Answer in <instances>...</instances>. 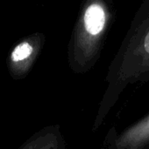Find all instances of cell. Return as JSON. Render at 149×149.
<instances>
[{
	"instance_id": "cell-1",
	"label": "cell",
	"mask_w": 149,
	"mask_h": 149,
	"mask_svg": "<svg viewBox=\"0 0 149 149\" xmlns=\"http://www.w3.org/2000/svg\"><path fill=\"white\" fill-rule=\"evenodd\" d=\"M148 80L149 0H142L109 65L104 106L113 104L127 86Z\"/></svg>"
},
{
	"instance_id": "cell-2",
	"label": "cell",
	"mask_w": 149,
	"mask_h": 149,
	"mask_svg": "<svg viewBox=\"0 0 149 149\" xmlns=\"http://www.w3.org/2000/svg\"><path fill=\"white\" fill-rule=\"evenodd\" d=\"M116 10L112 0H82L68 45V65L75 73H86L100 58Z\"/></svg>"
},
{
	"instance_id": "cell-3",
	"label": "cell",
	"mask_w": 149,
	"mask_h": 149,
	"mask_svg": "<svg viewBox=\"0 0 149 149\" xmlns=\"http://www.w3.org/2000/svg\"><path fill=\"white\" fill-rule=\"evenodd\" d=\"M108 145L110 149H149V113L113 136Z\"/></svg>"
},
{
	"instance_id": "cell-4",
	"label": "cell",
	"mask_w": 149,
	"mask_h": 149,
	"mask_svg": "<svg viewBox=\"0 0 149 149\" xmlns=\"http://www.w3.org/2000/svg\"><path fill=\"white\" fill-rule=\"evenodd\" d=\"M37 149H66L58 127H48L41 130V137Z\"/></svg>"
},
{
	"instance_id": "cell-5",
	"label": "cell",
	"mask_w": 149,
	"mask_h": 149,
	"mask_svg": "<svg viewBox=\"0 0 149 149\" xmlns=\"http://www.w3.org/2000/svg\"><path fill=\"white\" fill-rule=\"evenodd\" d=\"M37 45L29 41L18 44L11 54V58L14 63H23L28 61L35 54Z\"/></svg>"
},
{
	"instance_id": "cell-6",
	"label": "cell",
	"mask_w": 149,
	"mask_h": 149,
	"mask_svg": "<svg viewBox=\"0 0 149 149\" xmlns=\"http://www.w3.org/2000/svg\"><path fill=\"white\" fill-rule=\"evenodd\" d=\"M41 137V130L31 136L18 149H37Z\"/></svg>"
}]
</instances>
